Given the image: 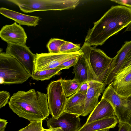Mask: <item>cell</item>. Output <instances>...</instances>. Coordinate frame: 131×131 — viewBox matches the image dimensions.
<instances>
[{"instance_id": "d6986e66", "label": "cell", "mask_w": 131, "mask_h": 131, "mask_svg": "<svg viewBox=\"0 0 131 131\" xmlns=\"http://www.w3.org/2000/svg\"><path fill=\"white\" fill-rule=\"evenodd\" d=\"M73 74H75L74 79L81 83L88 81V74L86 66L83 55L79 57L73 66Z\"/></svg>"}, {"instance_id": "7a4b0ae2", "label": "cell", "mask_w": 131, "mask_h": 131, "mask_svg": "<svg viewBox=\"0 0 131 131\" xmlns=\"http://www.w3.org/2000/svg\"><path fill=\"white\" fill-rule=\"evenodd\" d=\"M8 103L14 113L30 122L42 121L50 114L47 94L34 89L14 93Z\"/></svg>"}, {"instance_id": "d4e9b609", "label": "cell", "mask_w": 131, "mask_h": 131, "mask_svg": "<svg viewBox=\"0 0 131 131\" xmlns=\"http://www.w3.org/2000/svg\"><path fill=\"white\" fill-rule=\"evenodd\" d=\"M80 57L75 58L66 61L56 68L60 69L61 70L68 69L72 66H74L76 64Z\"/></svg>"}, {"instance_id": "277c9868", "label": "cell", "mask_w": 131, "mask_h": 131, "mask_svg": "<svg viewBox=\"0 0 131 131\" xmlns=\"http://www.w3.org/2000/svg\"><path fill=\"white\" fill-rule=\"evenodd\" d=\"M30 77L17 60L5 52H0V84H22Z\"/></svg>"}, {"instance_id": "ba28073f", "label": "cell", "mask_w": 131, "mask_h": 131, "mask_svg": "<svg viewBox=\"0 0 131 131\" xmlns=\"http://www.w3.org/2000/svg\"><path fill=\"white\" fill-rule=\"evenodd\" d=\"M83 54L81 50L77 52L68 53H36L33 73L37 71L56 68L64 62L82 56Z\"/></svg>"}, {"instance_id": "3957f363", "label": "cell", "mask_w": 131, "mask_h": 131, "mask_svg": "<svg viewBox=\"0 0 131 131\" xmlns=\"http://www.w3.org/2000/svg\"><path fill=\"white\" fill-rule=\"evenodd\" d=\"M81 50L83 52L87 68L88 81H95L103 84L106 73L114 58L109 57L103 50L95 46L83 44Z\"/></svg>"}, {"instance_id": "7c38bea8", "label": "cell", "mask_w": 131, "mask_h": 131, "mask_svg": "<svg viewBox=\"0 0 131 131\" xmlns=\"http://www.w3.org/2000/svg\"><path fill=\"white\" fill-rule=\"evenodd\" d=\"M0 37L8 44L25 45L27 37L24 29L15 22L1 28Z\"/></svg>"}, {"instance_id": "8fae6325", "label": "cell", "mask_w": 131, "mask_h": 131, "mask_svg": "<svg viewBox=\"0 0 131 131\" xmlns=\"http://www.w3.org/2000/svg\"><path fill=\"white\" fill-rule=\"evenodd\" d=\"M80 116L64 112L58 118H47L48 128L61 127L63 131H78L81 127Z\"/></svg>"}, {"instance_id": "d6a6232c", "label": "cell", "mask_w": 131, "mask_h": 131, "mask_svg": "<svg viewBox=\"0 0 131 131\" xmlns=\"http://www.w3.org/2000/svg\"><path fill=\"white\" fill-rule=\"evenodd\" d=\"M131 31V23L126 27L124 32Z\"/></svg>"}, {"instance_id": "52a82bcc", "label": "cell", "mask_w": 131, "mask_h": 131, "mask_svg": "<svg viewBox=\"0 0 131 131\" xmlns=\"http://www.w3.org/2000/svg\"><path fill=\"white\" fill-rule=\"evenodd\" d=\"M47 90L50 114L57 119L64 112L67 99L63 91L62 79L51 81Z\"/></svg>"}, {"instance_id": "ac0fdd59", "label": "cell", "mask_w": 131, "mask_h": 131, "mask_svg": "<svg viewBox=\"0 0 131 131\" xmlns=\"http://www.w3.org/2000/svg\"><path fill=\"white\" fill-rule=\"evenodd\" d=\"M118 123L119 121L116 117L105 118L85 124L78 131H96L113 128Z\"/></svg>"}, {"instance_id": "9c48e42d", "label": "cell", "mask_w": 131, "mask_h": 131, "mask_svg": "<svg viewBox=\"0 0 131 131\" xmlns=\"http://www.w3.org/2000/svg\"><path fill=\"white\" fill-rule=\"evenodd\" d=\"M17 60L31 76L33 74L36 54L25 45L8 44L6 52Z\"/></svg>"}, {"instance_id": "83f0119b", "label": "cell", "mask_w": 131, "mask_h": 131, "mask_svg": "<svg viewBox=\"0 0 131 131\" xmlns=\"http://www.w3.org/2000/svg\"><path fill=\"white\" fill-rule=\"evenodd\" d=\"M110 1L131 9V0H111Z\"/></svg>"}, {"instance_id": "1f68e13d", "label": "cell", "mask_w": 131, "mask_h": 131, "mask_svg": "<svg viewBox=\"0 0 131 131\" xmlns=\"http://www.w3.org/2000/svg\"><path fill=\"white\" fill-rule=\"evenodd\" d=\"M42 131H63L61 127L50 128L48 129L44 128Z\"/></svg>"}, {"instance_id": "cb8c5ba5", "label": "cell", "mask_w": 131, "mask_h": 131, "mask_svg": "<svg viewBox=\"0 0 131 131\" xmlns=\"http://www.w3.org/2000/svg\"><path fill=\"white\" fill-rule=\"evenodd\" d=\"M42 123V121L31 122L27 126L18 131H42L44 128Z\"/></svg>"}, {"instance_id": "7402d4cb", "label": "cell", "mask_w": 131, "mask_h": 131, "mask_svg": "<svg viewBox=\"0 0 131 131\" xmlns=\"http://www.w3.org/2000/svg\"><path fill=\"white\" fill-rule=\"evenodd\" d=\"M66 41L63 39L57 38L51 39L47 45L49 53H60V49L62 45Z\"/></svg>"}, {"instance_id": "e0dca14e", "label": "cell", "mask_w": 131, "mask_h": 131, "mask_svg": "<svg viewBox=\"0 0 131 131\" xmlns=\"http://www.w3.org/2000/svg\"><path fill=\"white\" fill-rule=\"evenodd\" d=\"M85 95L76 92L67 98L64 112L81 116L84 110Z\"/></svg>"}, {"instance_id": "484cf974", "label": "cell", "mask_w": 131, "mask_h": 131, "mask_svg": "<svg viewBox=\"0 0 131 131\" xmlns=\"http://www.w3.org/2000/svg\"><path fill=\"white\" fill-rule=\"evenodd\" d=\"M10 97L9 92L4 91H0V108L5 106L8 103Z\"/></svg>"}, {"instance_id": "836d02e7", "label": "cell", "mask_w": 131, "mask_h": 131, "mask_svg": "<svg viewBox=\"0 0 131 131\" xmlns=\"http://www.w3.org/2000/svg\"><path fill=\"white\" fill-rule=\"evenodd\" d=\"M109 129H104L96 131H109Z\"/></svg>"}, {"instance_id": "ffe728a7", "label": "cell", "mask_w": 131, "mask_h": 131, "mask_svg": "<svg viewBox=\"0 0 131 131\" xmlns=\"http://www.w3.org/2000/svg\"><path fill=\"white\" fill-rule=\"evenodd\" d=\"M61 70L60 69L56 68L37 71L34 73L31 77L33 79L37 81L48 80L54 76L59 75Z\"/></svg>"}, {"instance_id": "5bb4252c", "label": "cell", "mask_w": 131, "mask_h": 131, "mask_svg": "<svg viewBox=\"0 0 131 131\" xmlns=\"http://www.w3.org/2000/svg\"><path fill=\"white\" fill-rule=\"evenodd\" d=\"M110 85L120 95L131 96V66L119 71Z\"/></svg>"}, {"instance_id": "2e32d148", "label": "cell", "mask_w": 131, "mask_h": 131, "mask_svg": "<svg viewBox=\"0 0 131 131\" xmlns=\"http://www.w3.org/2000/svg\"><path fill=\"white\" fill-rule=\"evenodd\" d=\"M0 13L5 17L14 20L20 25L35 27L38 25L40 18L22 14L4 7L0 8Z\"/></svg>"}, {"instance_id": "4316f807", "label": "cell", "mask_w": 131, "mask_h": 131, "mask_svg": "<svg viewBox=\"0 0 131 131\" xmlns=\"http://www.w3.org/2000/svg\"><path fill=\"white\" fill-rule=\"evenodd\" d=\"M88 81L81 83L76 92L86 94L88 90Z\"/></svg>"}, {"instance_id": "30bf717a", "label": "cell", "mask_w": 131, "mask_h": 131, "mask_svg": "<svg viewBox=\"0 0 131 131\" xmlns=\"http://www.w3.org/2000/svg\"><path fill=\"white\" fill-rule=\"evenodd\" d=\"M131 53V40L125 42L114 57L106 73L104 84L105 86L112 82L117 74L123 67L127 57Z\"/></svg>"}, {"instance_id": "4dcf8cb0", "label": "cell", "mask_w": 131, "mask_h": 131, "mask_svg": "<svg viewBox=\"0 0 131 131\" xmlns=\"http://www.w3.org/2000/svg\"><path fill=\"white\" fill-rule=\"evenodd\" d=\"M8 122L7 120L2 119H0V131H4Z\"/></svg>"}, {"instance_id": "4fadbf2b", "label": "cell", "mask_w": 131, "mask_h": 131, "mask_svg": "<svg viewBox=\"0 0 131 131\" xmlns=\"http://www.w3.org/2000/svg\"><path fill=\"white\" fill-rule=\"evenodd\" d=\"M88 82V87L85 95L83 112L81 116H85L90 114L99 103L98 99L103 92L105 86L95 81Z\"/></svg>"}, {"instance_id": "8992f818", "label": "cell", "mask_w": 131, "mask_h": 131, "mask_svg": "<svg viewBox=\"0 0 131 131\" xmlns=\"http://www.w3.org/2000/svg\"><path fill=\"white\" fill-rule=\"evenodd\" d=\"M101 99L111 104L119 122L127 124L131 127V95H120L109 84L105 90Z\"/></svg>"}, {"instance_id": "f546056e", "label": "cell", "mask_w": 131, "mask_h": 131, "mask_svg": "<svg viewBox=\"0 0 131 131\" xmlns=\"http://www.w3.org/2000/svg\"><path fill=\"white\" fill-rule=\"evenodd\" d=\"M130 66H131V53L127 58L121 70Z\"/></svg>"}, {"instance_id": "6da1fadb", "label": "cell", "mask_w": 131, "mask_h": 131, "mask_svg": "<svg viewBox=\"0 0 131 131\" xmlns=\"http://www.w3.org/2000/svg\"><path fill=\"white\" fill-rule=\"evenodd\" d=\"M131 23V8L120 5L113 6L89 29L84 44L96 47L102 46Z\"/></svg>"}, {"instance_id": "5b68a950", "label": "cell", "mask_w": 131, "mask_h": 131, "mask_svg": "<svg viewBox=\"0 0 131 131\" xmlns=\"http://www.w3.org/2000/svg\"><path fill=\"white\" fill-rule=\"evenodd\" d=\"M17 5L23 12L62 10L73 9L80 3L79 0H8Z\"/></svg>"}, {"instance_id": "603a6c76", "label": "cell", "mask_w": 131, "mask_h": 131, "mask_svg": "<svg viewBox=\"0 0 131 131\" xmlns=\"http://www.w3.org/2000/svg\"><path fill=\"white\" fill-rule=\"evenodd\" d=\"M81 47L79 44H74L71 42L66 41L61 46L60 52L65 53L75 52L80 51Z\"/></svg>"}, {"instance_id": "f1b7e54d", "label": "cell", "mask_w": 131, "mask_h": 131, "mask_svg": "<svg viewBox=\"0 0 131 131\" xmlns=\"http://www.w3.org/2000/svg\"><path fill=\"white\" fill-rule=\"evenodd\" d=\"M118 127V131H131V127L126 123L119 122Z\"/></svg>"}, {"instance_id": "44dd1931", "label": "cell", "mask_w": 131, "mask_h": 131, "mask_svg": "<svg viewBox=\"0 0 131 131\" xmlns=\"http://www.w3.org/2000/svg\"><path fill=\"white\" fill-rule=\"evenodd\" d=\"M62 82L63 91L67 97L76 93L81 84L74 79L70 80L62 79Z\"/></svg>"}, {"instance_id": "9a60e30c", "label": "cell", "mask_w": 131, "mask_h": 131, "mask_svg": "<svg viewBox=\"0 0 131 131\" xmlns=\"http://www.w3.org/2000/svg\"><path fill=\"white\" fill-rule=\"evenodd\" d=\"M116 117L114 110L111 104L105 99H101L90 113L85 124L105 118Z\"/></svg>"}]
</instances>
